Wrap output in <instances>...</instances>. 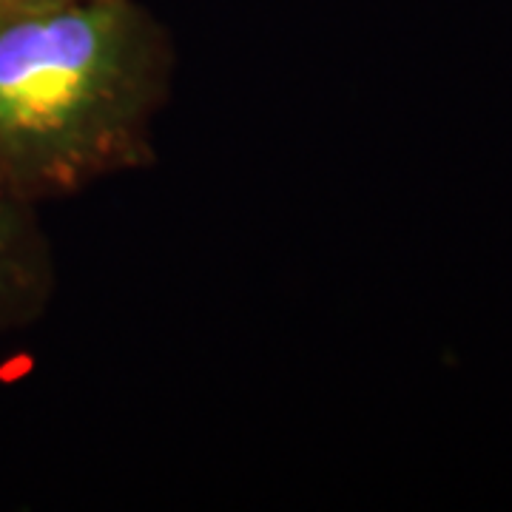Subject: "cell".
I'll use <instances>...</instances> for the list:
<instances>
[{
    "mask_svg": "<svg viewBox=\"0 0 512 512\" xmlns=\"http://www.w3.org/2000/svg\"><path fill=\"white\" fill-rule=\"evenodd\" d=\"M52 296V256L35 205L0 188V330L23 328Z\"/></svg>",
    "mask_w": 512,
    "mask_h": 512,
    "instance_id": "2",
    "label": "cell"
},
{
    "mask_svg": "<svg viewBox=\"0 0 512 512\" xmlns=\"http://www.w3.org/2000/svg\"><path fill=\"white\" fill-rule=\"evenodd\" d=\"M163 29L134 0L0 12V188L37 205L148 160Z\"/></svg>",
    "mask_w": 512,
    "mask_h": 512,
    "instance_id": "1",
    "label": "cell"
},
{
    "mask_svg": "<svg viewBox=\"0 0 512 512\" xmlns=\"http://www.w3.org/2000/svg\"><path fill=\"white\" fill-rule=\"evenodd\" d=\"M35 3H46V0H0V12L20 9V6H35Z\"/></svg>",
    "mask_w": 512,
    "mask_h": 512,
    "instance_id": "3",
    "label": "cell"
}]
</instances>
